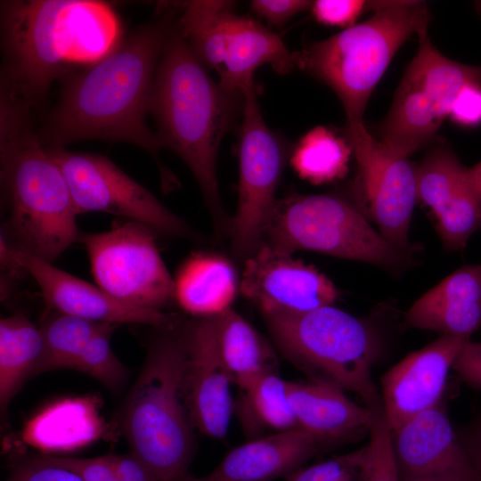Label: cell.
<instances>
[{"label": "cell", "mask_w": 481, "mask_h": 481, "mask_svg": "<svg viewBox=\"0 0 481 481\" xmlns=\"http://www.w3.org/2000/svg\"><path fill=\"white\" fill-rule=\"evenodd\" d=\"M165 21L133 32L106 56L72 75L39 135L47 148L84 140L125 142L156 157L148 126L155 75L170 29Z\"/></svg>", "instance_id": "6da1fadb"}, {"label": "cell", "mask_w": 481, "mask_h": 481, "mask_svg": "<svg viewBox=\"0 0 481 481\" xmlns=\"http://www.w3.org/2000/svg\"><path fill=\"white\" fill-rule=\"evenodd\" d=\"M1 27V86L31 109L54 79L74 65L95 63L122 40L116 12L95 0L4 1Z\"/></svg>", "instance_id": "7a4b0ae2"}, {"label": "cell", "mask_w": 481, "mask_h": 481, "mask_svg": "<svg viewBox=\"0 0 481 481\" xmlns=\"http://www.w3.org/2000/svg\"><path fill=\"white\" fill-rule=\"evenodd\" d=\"M0 99L1 237L12 249L53 264L79 241V214L63 171L33 129L32 109L4 88Z\"/></svg>", "instance_id": "3957f363"}, {"label": "cell", "mask_w": 481, "mask_h": 481, "mask_svg": "<svg viewBox=\"0 0 481 481\" xmlns=\"http://www.w3.org/2000/svg\"><path fill=\"white\" fill-rule=\"evenodd\" d=\"M244 94L225 91L213 80L175 26L171 25L159 63L150 113L161 149L177 154L194 175L218 230L229 232L217 181L218 149Z\"/></svg>", "instance_id": "277c9868"}, {"label": "cell", "mask_w": 481, "mask_h": 481, "mask_svg": "<svg viewBox=\"0 0 481 481\" xmlns=\"http://www.w3.org/2000/svg\"><path fill=\"white\" fill-rule=\"evenodd\" d=\"M175 329L165 330L153 342L123 413L131 452L159 481H183L193 453L185 349L182 331Z\"/></svg>", "instance_id": "5b68a950"}, {"label": "cell", "mask_w": 481, "mask_h": 481, "mask_svg": "<svg viewBox=\"0 0 481 481\" xmlns=\"http://www.w3.org/2000/svg\"><path fill=\"white\" fill-rule=\"evenodd\" d=\"M363 22L294 53L295 66L330 86L339 98L347 124L363 123L374 87L399 47L427 32L430 20L422 1H382Z\"/></svg>", "instance_id": "8992f818"}, {"label": "cell", "mask_w": 481, "mask_h": 481, "mask_svg": "<svg viewBox=\"0 0 481 481\" xmlns=\"http://www.w3.org/2000/svg\"><path fill=\"white\" fill-rule=\"evenodd\" d=\"M281 351L301 368L344 390L360 395L378 409L371 378L377 338L369 324L339 308L322 306L299 314H262Z\"/></svg>", "instance_id": "52a82bcc"}, {"label": "cell", "mask_w": 481, "mask_h": 481, "mask_svg": "<svg viewBox=\"0 0 481 481\" xmlns=\"http://www.w3.org/2000/svg\"><path fill=\"white\" fill-rule=\"evenodd\" d=\"M262 243L289 255L312 250L390 271L408 263L406 251L389 243L353 203L336 194H295L277 200Z\"/></svg>", "instance_id": "ba28073f"}, {"label": "cell", "mask_w": 481, "mask_h": 481, "mask_svg": "<svg viewBox=\"0 0 481 481\" xmlns=\"http://www.w3.org/2000/svg\"><path fill=\"white\" fill-rule=\"evenodd\" d=\"M176 5L175 28L200 61L218 74L225 91L243 95L262 65L281 75L295 67L294 53L282 39L257 20L237 14L233 2L192 0Z\"/></svg>", "instance_id": "9c48e42d"}, {"label": "cell", "mask_w": 481, "mask_h": 481, "mask_svg": "<svg viewBox=\"0 0 481 481\" xmlns=\"http://www.w3.org/2000/svg\"><path fill=\"white\" fill-rule=\"evenodd\" d=\"M418 37V51L378 127L379 140L405 158L431 141L466 85L481 84V67L447 58L427 32Z\"/></svg>", "instance_id": "30bf717a"}, {"label": "cell", "mask_w": 481, "mask_h": 481, "mask_svg": "<svg viewBox=\"0 0 481 481\" xmlns=\"http://www.w3.org/2000/svg\"><path fill=\"white\" fill-rule=\"evenodd\" d=\"M239 143V193L230 225L231 249L245 261L261 245L288 157L282 137L261 114L255 82L244 90Z\"/></svg>", "instance_id": "8fae6325"}, {"label": "cell", "mask_w": 481, "mask_h": 481, "mask_svg": "<svg viewBox=\"0 0 481 481\" xmlns=\"http://www.w3.org/2000/svg\"><path fill=\"white\" fill-rule=\"evenodd\" d=\"M155 231L126 221L109 231L82 233L96 285L118 300L158 310L175 300V282L159 254Z\"/></svg>", "instance_id": "7c38bea8"}, {"label": "cell", "mask_w": 481, "mask_h": 481, "mask_svg": "<svg viewBox=\"0 0 481 481\" xmlns=\"http://www.w3.org/2000/svg\"><path fill=\"white\" fill-rule=\"evenodd\" d=\"M48 150L65 175L78 214L103 212L141 223L166 235L197 237L183 218L106 157L65 148Z\"/></svg>", "instance_id": "4fadbf2b"}, {"label": "cell", "mask_w": 481, "mask_h": 481, "mask_svg": "<svg viewBox=\"0 0 481 481\" xmlns=\"http://www.w3.org/2000/svg\"><path fill=\"white\" fill-rule=\"evenodd\" d=\"M345 132L371 219L389 243L407 252L412 249L408 233L418 201L415 167L371 135L364 123H346Z\"/></svg>", "instance_id": "5bb4252c"}, {"label": "cell", "mask_w": 481, "mask_h": 481, "mask_svg": "<svg viewBox=\"0 0 481 481\" xmlns=\"http://www.w3.org/2000/svg\"><path fill=\"white\" fill-rule=\"evenodd\" d=\"M240 290L262 314L305 313L330 306L338 296L325 274L265 243L244 261Z\"/></svg>", "instance_id": "9a60e30c"}, {"label": "cell", "mask_w": 481, "mask_h": 481, "mask_svg": "<svg viewBox=\"0 0 481 481\" xmlns=\"http://www.w3.org/2000/svg\"><path fill=\"white\" fill-rule=\"evenodd\" d=\"M469 340L442 335L386 372L381 379L382 410L392 432L413 416L439 405L450 370Z\"/></svg>", "instance_id": "2e32d148"}, {"label": "cell", "mask_w": 481, "mask_h": 481, "mask_svg": "<svg viewBox=\"0 0 481 481\" xmlns=\"http://www.w3.org/2000/svg\"><path fill=\"white\" fill-rule=\"evenodd\" d=\"M10 247V246H9ZM11 249L14 259L38 285L45 302L56 312L103 323H140L172 330L175 316L129 305L42 259Z\"/></svg>", "instance_id": "e0dca14e"}, {"label": "cell", "mask_w": 481, "mask_h": 481, "mask_svg": "<svg viewBox=\"0 0 481 481\" xmlns=\"http://www.w3.org/2000/svg\"><path fill=\"white\" fill-rule=\"evenodd\" d=\"M182 335L186 398L192 422L202 434L222 438L227 434L233 412V383L216 345L209 318L192 321Z\"/></svg>", "instance_id": "ac0fdd59"}, {"label": "cell", "mask_w": 481, "mask_h": 481, "mask_svg": "<svg viewBox=\"0 0 481 481\" xmlns=\"http://www.w3.org/2000/svg\"><path fill=\"white\" fill-rule=\"evenodd\" d=\"M392 436L401 480L442 475L479 481L439 405L409 419Z\"/></svg>", "instance_id": "d6986e66"}, {"label": "cell", "mask_w": 481, "mask_h": 481, "mask_svg": "<svg viewBox=\"0 0 481 481\" xmlns=\"http://www.w3.org/2000/svg\"><path fill=\"white\" fill-rule=\"evenodd\" d=\"M296 428L320 447L346 441L371 430L376 411L349 399L339 386L324 379L288 381Z\"/></svg>", "instance_id": "ffe728a7"}, {"label": "cell", "mask_w": 481, "mask_h": 481, "mask_svg": "<svg viewBox=\"0 0 481 481\" xmlns=\"http://www.w3.org/2000/svg\"><path fill=\"white\" fill-rule=\"evenodd\" d=\"M405 324L470 338L481 329V264L459 268L418 298Z\"/></svg>", "instance_id": "44dd1931"}, {"label": "cell", "mask_w": 481, "mask_h": 481, "mask_svg": "<svg viewBox=\"0 0 481 481\" xmlns=\"http://www.w3.org/2000/svg\"><path fill=\"white\" fill-rule=\"evenodd\" d=\"M320 445L298 428L254 438L232 449L207 477L216 481H270L288 477Z\"/></svg>", "instance_id": "7402d4cb"}, {"label": "cell", "mask_w": 481, "mask_h": 481, "mask_svg": "<svg viewBox=\"0 0 481 481\" xmlns=\"http://www.w3.org/2000/svg\"><path fill=\"white\" fill-rule=\"evenodd\" d=\"M174 282L175 300L196 318L215 316L231 308L240 289L231 261L208 252L189 257L179 268Z\"/></svg>", "instance_id": "603a6c76"}, {"label": "cell", "mask_w": 481, "mask_h": 481, "mask_svg": "<svg viewBox=\"0 0 481 481\" xmlns=\"http://www.w3.org/2000/svg\"><path fill=\"white\" fill-rule=\"evenodd\" d=\"M94 397L57 401L35 415L27 424L26 443L45 452L72 451L98 440L103 421Z\"/></svg>", "instance_id": "cb8c5ba5"}, {"label": "cell", "mask_w": 481, "mask_h": 481, "mask_svg": "<svg viewBox=\"0 0 481 481\" xmlns=\"http://www.w3.org/2000/svg\"><path fill=\"white\" fill-rule=\"evenodd\" d=\"M216 345L232 383L243 389L275 371L274 353L263 336L232 307L208 317Z\"/></svg>", "instance_id": "d4e9b609"}, {"label": "cell", "mask_w": 481, "mask_h": 481, "mask_svg": "<svg viewBox=\"0 0 481 481\" xmlns=\"http://www.w3.org/2000/svg\"><path fill=\"white\" fill-rule=\"evenodd\" d=\"M415 169L418 200L428 206L436 219L479 201L470 186L468 167L448 148L433 150Z\"/></svg>", "instance_id": "484cf974"}, {"label": "cell", "mask_w": 481, "mask_h": 481, "mask_svg": "<svg viewBox=\"0 0 481 481\" xmlns=\"http://www.w3.org/2000/svg\"><path fill=\"white\" fill-rule=\"evenodd\" d=\"M44 354L40 327L23 314L0 321V406L4 413L24 382L37 370Z\"/></svg>", "instance_id": "4316f807"}, {"label": "cell", "mask_w": 481, "mask_h": 481, "mask_svg": "<svg viewBox=\"0 0 481 481\" xmlns=\"http://www.w3.org/2000/svg\"><path fill=\"white\" fill-rule=\"evenodd\" d=\"M287 383L275 371H271L240 389L233 412L248 436L254 439L265 430L281 432L296 428Z\"/></svg>", "instance_id": "83f0119b"}, {"label": "cell", "mask_w": 481, "mask_h": 481, "mask_svg": "<svg viewBox=\"0 0 481 481\" xmlns=\"http://www.w3.org/2000/svg\"><path fill=\"white\" fill-rule=\"evenodd\" d=\"M350 147L331 131L318 126L306 134L292 151L295 171L313 183L331 182L347 169Z\"/></svg>", "instance_id": "f1b7e54d"}, {"label": "cell", "mask_w": 481, "mask_h": 481, "mask_svg": "<svg viewBox=\"0 0 481 481\" xmlns=\"http://www.w3.org/2000/svg\"><path fill=\"white\" fill-rule=\"evenodd\" d=\"M103 322L57 312L40 327L44 354L37 374L52 370L73 369L91 338Z\"/></svg>", "instance_id": "f546056e"}, {"label": "cell", "mask_w": 481, "mask_h": 481, "mask_svg": "<svg viewBox=\"0 0 481 481\" xmlns=\"http://www.w3.org/2000/svg\"><path fill=\"white\" fill-rule=\"evenodd\" d=\"M117 324L102 323L76 361L73 370L100 381L111 391L119 390L127 379V370L114 354L110 336Z\"/></svg>", "instance_id": "4dcf8cb0"}, {"label": "cell", "mask_w": 481, "mask_h": 481, "mask_svg": "<svg viewBox=\"0 0 481 481\" xmlns=\"http://www.w3.org/2000/svg\"><path fill=\"white\" fill-rule=\"evenodd\" d=\"M368 445L330 460L300 468L287 481H365Z\"/></svg>", "instance_id": "1f68e13d"}, {"label": "cell", "mask_w": 481, "mask_h": 481, "mask_svg": "<svg viewBox=\"0 0 481 481\" xmlns=\"http://www.w3.org/2000/svg\"><path fill=\"white\" fill-rule=\"evenodd\" d=\"M369 462L365 481H401L391 428L383 410L376 411L370 430Z\"/></svg>", "instance_id": "d6a6232c"}, {"label": "cell", "mask_w": 481, "mask_h": 481, "mask_svg": "<svg viewBox=\"0 0 481 481\" xmlns=\"http://www.w3.org/2000/svg\"><path fill=\"white\" fill-rule=\"evenodd\" d=\"M45 461L78 474L84 481H120L107 455L94 458L43 456Z\"/></svg>", "instance_id": "836d02e7"}, {"label": "cell", "mask_w": 481, "mask_h": 481, "mask_svg": "<svg viewBox=\"0 0 481 481\" xmlns=\"http://www.w3.org/2000/svg\"><path fill=\"white\" fill-rule=\"evenodd\" d=\"M6 481H84L76 472L45 461H28L14 469Z\"/></svg>", "instance_id": "e575fe53"}, {"label": "cell", "mask_w": 481, "mask_h": 481, "mask_svg": "<svg viewBox=\"0 0 481 481\" xmlns=\"http://www.w3.org/2000/svg\"><path fill=\"white\" fill-rule=\"evenodd\" d=\"M364 1L357 0H318L312 4L314 18L330 26L352 24L365 6Z\"/></svg>", "instance_id": "d590c367"}, {"label": "cell", "mask_w": 481, "mask_h": 481, "mask_svg": "<svg viewBox=\"0 0 481 481\" xmlns=\"http://www.w3.org/2000/svg\"><path fill=\"white\" fill-rule=\"evenodd\" d=\"M312 4L306 0H254L250 7L269 24L280 28L296 14L312 7Z\"/></svg>", "instance_id": "8d00e7d4"}, {"label": "cell", "mask_w": 481, "mask_h": 481, "mask_svg": "<svg viewBox=\"0 0 481 481\" xmlns=\"http://www.w3.org/2000/svg\"><path fill=\"white\" fill-rule=\"evenodd\" d=\"M464 126L481 123V84L466 85L458 94L449 115Z\"/></svg>", "instance_id": "74e56055"}, {"label": "cell", "mask_w": 481, "mask_h": 481, "mask_svg": "<svg viewBox=\"0 0 481 481\" xmlns=\"http://www.w3.org/2000/svg\"><path fill=\"white\" fill-rule=\"evenodd\" d=\"M452 370L468 385L481 389V342L469 340L457 355Z\"/></svg>", "instance_id": "f35d334b"}, {"label": "cell", "mask_w": 481, "mask_h": 481, "mask_svg": "<svg viewBox=\"0 0 481 481\" xmlns=\"http://www.w3.org/2000/svg\"><path fill=\"white\" fill-rule=\"evenodd\" d=\"M107 457L120 481H159L151 469L132 452L109 454Z\"/></svg>", "instance_id": "ab89813d"}, {"label": "cell", "mask_w": 481, "mask_h": 481, "mask_svg": "<svg viewBox=\"0 0 481 481\" xmlns=\"http://www.w3.org/2000/svg\"><path fill=\"white\" fill-rule=\"evenodd\" d=\"M463 445V444H462ZM471 464L481 481V420L471 435L470 441L463 445Z\"/></svg>", "instance_id": "60d3db41"}, {"label": "cell", "mask_w": 481, "mask_h": 481, "mask_svg": "<svg viewBox=\"0 0 481 481\" xmlns=\"http://www.w3.org/2000/svg\"><path fill=\"white\" fill-rule=\"evenodd\" d=\"M468 176L474 193L481 201V161L472 167H468Z\"/></svg>", "instance_id": "b9f144b4"}, {"label": "cell", "mask_w": 481, "mask_h": 481, "mask_svg": "<svg viewBox=\"0 0 481 481\" xmlns=\"http://www.w3.org/2000/svg\"><path fill=\"white\" fill-rule=\"evenodd\" d=\"M401 481H477L466 477H456V476H428L420 477H412L403 479Z\"/></svg>", "instance_id": "7bdbcfd3"}, {"label": "cell", "mask_w": 481, "mask_h": 481, "mask_svg": "<svg viewBox=\"0 0 481 481\" xmlns=\"http://www.w3.org/2000/svg\"><path fill=\"white\" fill-rule=\"evenodd\" d=\"M183 481H216V480H213V479L209 478L208 477H195L187 475V476L183 478Z\"/></svg>", "instance_id": "ee69618b"}]
</instances>
